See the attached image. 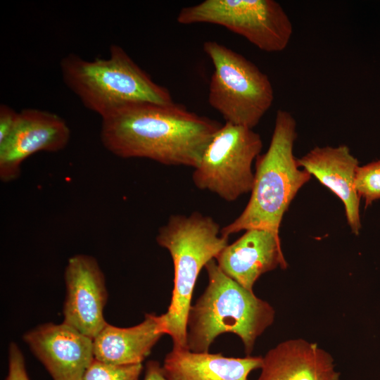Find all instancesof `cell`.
Listing matches in <instances>:
<instances>
[{"mask_svg": "<svg viewBox=\"0 0 380 380\" xmlns=\"http://www.w3.org/2000/svg\"><path fill=\"white\" fill-rule=\"evenodd\" d=\"M8 360V374L5 380H30L23 353L14 342L9 344Z\"/></svg>", "mask_w": 380, "mask_h": 380, "instance_id": "cell-19", "label": "cell"}, {"mask_svg": "<svg viewBox=\"0 0 380 380\" xmlns=\"http://www.w3.org/2000/svg\"><path fill=\"white\" fill-rule=\"evenodd\" d=\"M142 369V363L113 365L94 358L81 380H139Z\"/></svg>", "mask_w": 380, "mask_h": 380, "instance_id": "cell-17", "label": "cell"}, {"mask_svg": "<svg viewBox=\"0 0 380 380\" xmlns=\"http://www.w3.org/2000/svg\"><path fill=\"white\" fill-rule=\"evenodd\" d=\"M296 121L282 109L277 111L269 148L255 160L251 197L244 210L221 229L224 237L243 230L262 229L279 233L284 213L312 175L300 170L293 154Z\"/></svg>", "mask_w": 380, "mask_h": 380, "instance_id": "cell-3", "label": "cell"}, {"mask_svg": "<svg viewBox=\"0 0 380 380\" xmlns=\"http://www.w3.org/2000/svg\"><path fill=\"white\" fill-rule=\"evenodd\" d=\"M215 260L223 272L251 291L263 274L278 267H288L279 233L262 229L246 230L237 240L227 244Z\"/></svg>", "mask_w": 380, "mask_h": 380, "instance_id": "cell-12", "label": "cell"}, {"mask_svg": "<svg viewBox=\"0 0 380 380\" xmlns=\"http://www.w3.org/2000/svg\"><path fill=\"white\" fill-rule=\"evenodd\" d=\"M297 163L341 199L348 224L357 235L361 229L360 198L355 188V179L359 163L350 148L346 145L317 146L297 158Z\"/></svg>", "mask_w": 380, "mask_h": 380, "instance_id": "cell-13", "label": "cell"}, {"mask_svg": "<svg viewBox=\"0 0 380 380\" xmlns=\"http://www.w3.org/2000/svg\"><path fill=\"white\" fill-rule=\"evenodd\" d=\"M177 21L223 26L270 53L284 50L293 34L289 15L274 0H205L182 8Z\"/></svg>", "mask_w": 380, "mask_h": 380, "instance_id": "cell-7", "label": "cell"}, {"mask_svg": "<svg viewBox=\"0 0 380 380\" xmlns=\"http://www.w3.org/2000/svg\"><path fill=\"white\" fill-rule=\"evenodd\" d=\"M70 136L68 125L57 114L37 108L22 110L12 133L0 144V179L15 180L26 159L39 152L63 150Z\"/></svg>", "mask_w": 380, "mask_h": 380, "instance_id": "cell-9", "label": "cell"}, {"mask_svg": "<svg viewBox=\"0 0 380 380\" xmlns=\"http://www.w3.org/2000/svg\"><path fill=\"white\" fill-rule=\"evenodd\" d=\"M205 268L208 284L187 316V349L208 352L217 336L232 333L241 340L246 355H251L257 338L274 321V308L228 277L215 259Z\"/></svg>", "mask_w": 380, "mask_h": 380, "instance_id": "cell-2", "label": "cell"}, {"mask_svg": "<svg viewBox=\"0 0 380 380\" xmlns=\"http://www.w3.org/2000/svg\"><path fill=\"white\" fill-rule=\"evenodd\" d=\"M355 188L359 197L365 200L367 206L380 199V160L358 167Z\"/></svg>", "mask_w": 380, "mask_h": 380, "instance_id": "cell-18", "label": "cell"}, {"mask_svg": "<svg viewBox=\"0 0 380 380\" xmlns=\"http://www.w3.org/2000/svg\"><path fill=\"white\" fill-rule=\"evenodd\" d=\"M64 280L63 322L94 339L108 324L103 316L108 293L99 262L86 254L70 257L65 267Z\"/></svg>", "mask_w": 380, "mask_h": 380, "instance_id": "cell-10", "label": "cell"}, {"mask_svg": "<svg viewBox=\"0 0 380 380\" xmlns=\"http://www.w3.org/2000/svg\"><path fill=\"white\" fill-rule=\"evenodd\" d=\"M203 49L214 67L209 84L210 105L225 122L253 129L274 101L268 76L243 56L217 42L206 41Z\"/></svg>", "mask_w": 380, "mask_h": 380, "instance_id": "cell-6", "label": "cell"}, {"mask_svg": "<svg viewBox=\"0 0 380 380\" xmlns=\"http://www.w3.org/2000/svg\"><path fill=\"white\" fill-rule=\"evenodd\" d=\"M164 334L160 315L152 313L130 327L107 324L93 339L94 358L113 365L142 363Z\"/></svg>", "mask_w": 380, "mask_h": 380, "instance_id": "cell-16", "label": "cell"}, {"mask_svg": "<svg viewBox=\"0 0 380 380\" xmlns=\"http://www.w3.org/2000/svg\"><path fill=\"white\" fill-rule=\"evenodd\" d=\"M101 120V143L114 156L193 168L222 125L175 102L131 103Z\"/></svg>", "mask_w": 380, "mask_h": 380, "instance_id": "cell-1", "label": "cell"}, {"mask_svg": "<svg viewBox=\"0 0 380 380\" xmlns=\"http://www.w3.org/2000/svg\"><path fill=\"white\" fill-rule=\"evenodd\" d=\"M219 224L198 212L173 215L159 228L158 244L170 253L174 265V286L167 312L160 315L172 348L187 349L186 322L197 278L203 267L228 244Z\"/></svg>", "mask_w": 380, "mask_h": 380, "instance_id": "cell-4", "label": "cell"}, {"mask_svg": "<svg viewBox=\"0 0 380 380\" xmlns=\"http://www.w3.org/2000/svg\"><path fill=\"white\" fill-rule=\"evenodd\" d=\"M257 380H339L331 355L303 338L282 341L269 350Z\"/></svg>", "mask_w": 380, "mask_h": 380, "instance_id": "cell-14", "label": "cell"}, {"mask_svg": "<svg viewBox=\"0 0 380 380\" xmlns=\"http://www.w3.org/2000/svg\"><path fill=\"white\" fill-rule=\"evenodd\" d=\"M262 361L261 356L234 357L172 348L162 367L170 380H248L252 371L260 369Z\"/></svg>", "mask_w": 380, "mask_h": 380, "instance_id": "cell-15", "label": "cell"}, {"mask_svg": "<svg viewBox=\"0 0 380 380\" xmlns=\"http://www.w3.org/2000/svg\"><path fill=\"white\" fill-rule=\"evenodd\" d=\"M262 148L261 137L253 129L225 122L214 135L194 168V185L226 201H236L252 190V165Z\"/></svg>", "mask_w": 380, "mask_h": 380, "instance_id": "cell-8", "label": "cell"}, {"mask_svg": "<svg viewBox=\"0 0 380 380\" xmlns=\"http://www.w3.org/2000/svg\"><path fill=\"white\" fill-rule=\"evenodd\" d=\"M19 112L11 106L0 105V144H3L11 135L17 123Z\"/></svg>", "mask_w": 380, "mask_h": 380, "instance_id": "cell-20", "label": "cell"}, {"mask_svg": "<svg viewBox=\"0 0 380 380\" xmlns=\"http://www.w3.org/2000/svg\"><path fill=\"white\" fill-rule=\"evenodd\" d=\"M65 84L101 119L131 103L174 102L169 90L155 82L120 46L107 58L85 60L69 53L60 62Z\"/></svg>", "mask_w": 380, "mask_h": 380, "instance_id": "cell-5", "label": "cell"}, {"mask_svg": "<svg viewBox=\"0 0 380 380\" xmlns=\"http://www.w3.org/2000/svg\"><path fill=\"white\" fill-rule=\"evenodd\" d=\"M23 340L53 380H81L94 359L93 339L64 322L39 325Z\"/></svg>", "mask_w": 380, "mask_h": 380, "instance_id": "cell-11", "label": "cell"}, {"mask_svg": "<svg viewBox=\"0 0 380 380\" xmlns=\"http://www.w3.org/2000/svg\"><path fill=\"white\" fill-rule=\"evenodd\" d=\"M143 380H170L163 372L162 366L158 361H148L145 367V374Z\"/></svg>", "mask_w": 380, "mask_h": 380, "instance_id": "cell-21", "label": "cell"}]
</instances>
